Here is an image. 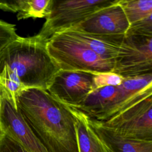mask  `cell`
<instances>
[{
  "mask_svg": "<svg viewBox=\"0 0 152 152\" xmlns=\"http://www.w3.org/2000/svg\"><path fill=\"white\" fill-rule=\"evenodd\" d=\"M17 109L48 152H78L74 115L47 90L26 89L18 98Z\"/></svg>",
  "mask_w": 152,
  "mask_h": 152,
  "instance_id": "obj_1",
  "label": "cell"
},
{
  "mask_svg": "<svg viewBox=\"0 0 152 152\" xmlns=\"http://www.w3.org/2000/svg\"><path fill=\"white\" fill-rule=\"evenodd\" d=\"M46 45L34 36H18L0 50V69L6 68L15 74L26 89L47 90L59 69Z\"/></svg>",
  "mask_w": 152,
  "mask_h": 152,
  "instance_id": "obj_2",
  "label": "cell"
},
{
  "mask_svg": "<svg viewBox=\"0 0 152 152\" xmlns=\"http://www.w3.org/2000/svg\"><path fill=\"white\" fill-rule=\"evenodd\" d=\"M46 46L50 58L61 70L95 74L113 69V61L103 58L64 31L53 35Z\"/></svg>",
  "mask_w": 152,
  "mask_h": 152,
  "instance_id": "obj_3",
  "label": "cell"
},
{
  "mask_svg": "<svg viewBox=\"0 0 152 152\" xmlns=\"http://www.w3.org/2000/svg\"><path fill=\"white\" fill-rule=\"evenodd\" d=\"M115 0H51L49 13L34 36L46 43L55 33L75 26Z\"/></svg>",
  "mask_w": 152,
  "mask_h": 152,
  "instance_id": "obj_4",
  "label": "cell"
},
{
  "mask_svg": "<svg viewBox=\"0 0 152 152\" xmlns=\"http://www.w3.org/2000/svg\"><path fill=\"white\" fill-rule=\"evenodd\" d=\"M112 72L124 78L152 74V36L125 35Z\"/></svg>",
  "mask_w": 152,
  "mask_h": 152,
  "instance_id": "obj_5",
  "label": "cell"
},
{
  "mask_svg": "<svg viewBox=\"0 0 152 152\" xmlns=\"http://www.w3.org/2000/svg\"><path fill=\"white\" fill-rule=\"evenodd\" d=\"M100 122L126 138L152 142V96Z\"/></svg>",
  "mask_w": 152,
  "mask_h": 152,
  "instance_id": "obj_6",
  "label": "cell"
},
{
  "mask_svg": "<svg viewBox=\"0 0 152 152\" xmlns=\"http://www.w3.org/2000/svg\"><path fill=\"white\" fill-rule=\"evenodd\" d=\"M94 90L93 74L59 69L47 91L55 99L69 107H75Z\"/></svg>",
  "mask_w": 152,
  "mask_h": 152,
  "instance_id": "obj_7",
  "label": "cell"
},
{
  "mask_svg": "<svg viewBox=\"0 0 152 152\" xmlns=\"http://www.w3.org/2000/svg\"><path fill=\"white\" fill-rule=\"evenodd\" d=\"M1 93L0 126L4 133L30 152H48L35 136L18 109L2 91Z\"/></svg>",
  "mask_w": 152,
  "mask_h": 152,
  "instance_id": "obj_8",
  "label": "cell"
},
{
  "mask_svg": "<svg viewBox=\"0 0 152 152\" xmlns=\"http://www.w3.org/2000/svg\"><path fill=\"white\" fill-rule=\"evenodd\" d=\"M74 27L93 34L126 35L130 24L118 0H115L113 4L95 12Z\"/></svg>",
  "mask_w": 152,
  "mask_h": 152,
  "instance_id": "obj_9",
  "label": "cell"
},
{
  "mask_svg": "<svg viewBox=\"0 0 152 152\" xmlns=\"http://www.w3.org/2000/svg\"><path fill=\"white\" fill-rule=\"evenodd\" d=\"M62 31L84 44L103 58L113 62L125 36V35L93 34L75 27Z\"/></svg>",
  "mask_w": 152,
  "mask_h": 152,
  "instance_id": "obj_10",
  "label": "cell"
},
{
  "mask_svg": "<svg viewBox=\"0 0 152 152\" xmlns=\"http://www.w3.org/2000/svg\"><path fill=\"white\" fill-rule=\"evenodd\" d=\"M88 121L109 152H152V142L126 138L97 121Z\"/></svg>",
  "mask_w": 152,
  "mask_h": 152,
  "instance_id": "obj_11",
  "label": "cell"
},
{
  "mask_svg": "<svg viewBox=\"0 0 152 152\" xmlns=\"http://www.w3.org/2000/svg\"><path fill=\"white\" fill-rule=\"evenodd\" d=\"M119 92V86H107L94 90L75 107L91 119H94L112 104Z\"/></svg>",
  "mask_w": 152,
  "mask_h": 152,
  "instance_id": "obj_12",
  "label": "cell"
},
{
  "mask_svg": "<svg viewBox=\"0 0 152 152\" xmlns=\"http://www.w3.org/2000/svg\"><path fill=\"white\" fill-rule=\"evenodd\" d=\"M68 107L75 119L78 152H109L91 128L88 117L78 109Z\"/></svg>",
  "mask_w": 152,
  "mask_h": 152,
  "instance_id": "obj_13",
  "label": "cell"
},
{
  "mask_svg": "<svg viewBox=\"0 0 152 152\" xmlns=\"http://www.w3.org/2000/svg\"><path fill=\"white\" fill-rule=\"evenodd\" d=\"M151 80L152 74L124 78L122 84L119 86L118 94L111 106L101 115L92 119L99 122L106 121L128 98L145 87Z\"/></svg>",
  "mask_w": 152,
  "mask_h": 152,
  "instance_id": "obj_14",
  "label": "cell"
},
{
  "mask_svg": "<svg viewBox=\"0 0 152 152\" xmlns=\"http://www.w3.org/2000/svg\"><path fill=\"white\" fill-rule=\"evenodd\" d=\"M130 26L138 23L152 13V0H118Z\"/></svg>",
  "mask_w": 152,
  "mask_h": 152,
  "instance_id": "obj_15",
  "label": "cell"
},
{
  "mask_svg": "<svg viewBox=\"0 0 152 152\" xmlns=\"http://www.w3.org/2000/svg\"><path fill=\"white\" fill-rule=\"evenodd\" d=\"M51 0H24L21 10L18 12L17 18L18 20L46 17L49 13Z\"/></svg>",
  "mask_w": 152,
  "mask_h": 152,
  "instance_id": "obj_16",
  "label": "cell"
},
{
  "mask_svg": "<svg viewBox=\"0 0 152 152\" xmlns=\"http://www.w3.org/2000/svg\"><path fill=\"white\" fill-rule=\"evenodd\" d=\"M124 78L113 72H103L93 74V86L94 90L107 86H119Z\"/></svg>",
  "mask_w": 152,
  "mask_h": 152,
  "instance_id": "obj_17",
  "label": "cell"
},
{
  "mask_svg": "<svg viewBox=\"0 0 152 152\" xmlns=\"http://www.w3.org/2000/svg\"><path fill=\"white\" fill-rule=\"evenodd\" d=\"M151 96H152V80L145 87L128 98L115 111L113 116L131 107V106Z\"/></svg>",
  "mask_w": 152,
  "mask_h": 152,
  "instance_id": "obj_18",
  "label": "cell"
},
{
  "mask_svg": "<svg viewBox=\"0 0 152 152\" xmlns=\"http://www.w3.org/2000/svg\"><path fill=\"white\" fill-rule=\"evenodd\" d=\"M18 36L15 25L0 20V50Z\"/></svg>",
  "mask_w": 152,
  "mask_h": 152,
  "instance_id": "obj_19",
  "label": "cell"
},
{
  "mask_svg": "<svg viewBox=\"0 0 152 152\" xmlns=\"http://www.w3.org/2000/svg\"><path fill=\"white\" fill-rule=\"evenodd\" d=\"M0 152H30L18 142L4 134L0 140Z\"/></svg>",
  "mask_w": 152,
  "mask_h": 152,
  "instance_id": "obj_20",
  "label": "cell"
},
{
  "mask_svg": "<svg viewBox=\"0 0 152 152\" xmlns=\"http://www.w3.org/2000/svg\"><path fill=\"white\" fill-rule=\"evenodd\" d=\"M24 0L0 1V9L13 12H19L23 6Z\"/></svg>",
  "mask_w": 152,
  "mask_h": 152,
  "instance_id": "obj_21",
  "label": "cell"
},
{
  "mask_svg": "<svg viewBox=\"0 0 152 152\" xmlns=\"http://www.w3.org/2000/svg\"><path fill=\"white\" fill-rule=\"evenodd\" d=\"M2 100V93H1V88H0V111H1V109Z\"/></svg>",
  "mask_w": 152,
  "mask_h": 152,
  "instance_id": "obj_22",
  "label": "cell"
},
{
  "mask_svg": "<svg viewBox=\"0 0 152 152\" xmlns=\"http://www.w3.org/2000/svg\"><path fill=\"white\" fill-rule=\"evenodd\" d=\"M4 135V132L2 131V128H1V126H0V140H1V138H2V137H3Z\"/></svg>",
  "mask_w": 152,
  "mask_h": 152,
  "instance_id": "obj_23",
  "label": "cell"
}]
</instances>
